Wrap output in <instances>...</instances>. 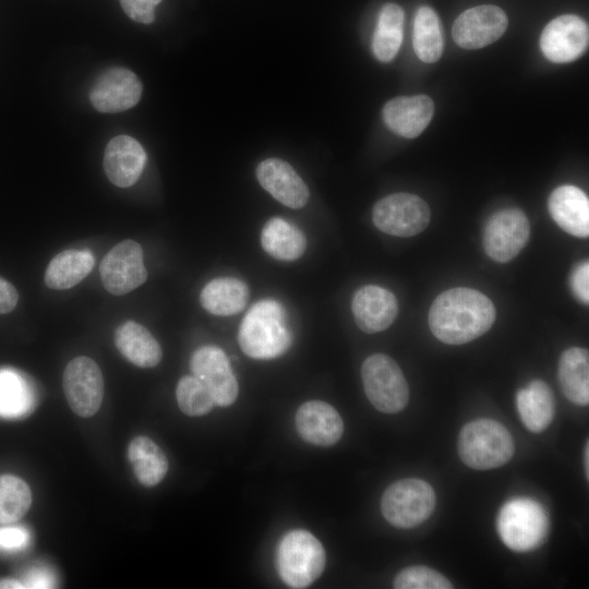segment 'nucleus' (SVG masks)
Here are the masks:
<instances>
[{
	"instance_id": "1",
	"label": "nucleus",
	"mask_w": 589,
	"mask_h": 589,
	"mask_svg": "<svg viewBox=\"0 0 589 589\" xmlns=\"http://www.w3.org/2000/svg\"><path fill=\"white\" fill-rule=\"evenodd\" d=\"M495 317V306L485 294L457 287L442 292L433 301L429 326L442 342L462 345L486 333Z\"/></svg>"
},
{
	"instance_id": "2",
	"label": "nucleus",
	"mask_w": 589,
	"mask_h": 589,
	"mask_svg": "<svg viewBox=\"0 0 589 589\" xmlns=\"http://www.w3.org/2000/svg\"><path fill=\"white\" fill-rule=\"evenodd\" d=\"M238 342L253 359L268 360L284 354L291 345L284 306L272 299L254 303L240 324Z\"/></svg>"
},
{
	"instance_id": "3",
	"label": "nucleus",
	"mask_w": 589,
	"mask_h": 589,
	"mask_svg": "<svg viewBox=\"0 0 589 589\" xmlns=\"http://www.w3.org/2000/svg\"><path fill=\"white\" fill-rule=\"evenodd\" d=\"M462 462L476 470L498 468L514 455V440L500 422L479 419L464 425L457 443Z\"/></svg>"
},
{
	"instance_id": "4",
	"label": "nucleus",
	"mask_w": 589,
	"mask_h": 589,
	"mask_svg": "<svg viewBox=\"0 0 589 589\" xmlns=\"http://www.w3.org/2000/svg\"><path fill=\"white\" fill-rule=\"evenodd\" d=\"M326 554L318 539L308 530L285 533L276 550V566L280 579L291 588H306L323 573Z\"/></svg>"
},
{
	"instance_id": "5",
	"label": "nucleus",
	"mask_w": 589,
	"mask_h": 589,
	"mask_svg": "<svg viewBox=\"0 0 589 589\" xmlns=\"http://www.w3.org/2000/svg\"><path fill=\"white\" fill-rule=\"evenodd\" d=\"M364 393L375 409L385 413L401 411L409 400V387L397 362L384 353L368 357L361 366Z\"/></svg>"
},
{
	"instance_id": "6",
	"label": "nucleus",
	"mask_w": 589,
	"mask_h": 589,
	"mask_svg": "<svg viewBox=\"0 0 589 589\" xmlns=\"http://www.w3.org/2000/svg\"><path fill=\"white\" fill-rule=\"evenodd\" d=\"M433 488L421 479L408 478L392 483L383 493L381 510L396 528H413L425 521L434 510Z\"/></svg>"
},
{
	"instance_id": "7",
	"label": "nucleus",
	"mask_w": 589,
	"mask_h": 589,
	"mask_svg": "<svg viewBox=\"0 0 589 589\" xmlns=\"http://www.w3.org/2000/svg\"><path fill=\"white\" fill-rule=\"evenodd\" d=\"M497 530L504 544L514 551H529L539 546L549 530L544 508L530 498H514L500 510Z\"/></svg>"
},
{
	"instance_id": "8",
	"label": "nucleus",
	"mask_w": 589,
	"mask_h": 589,
	"mask_svg": "<svg viewBox=\"0 0 589 589\" xmlns=\"http://www.w3.org/2000/svg\"><path fill=\"white\" fill-rule=\"evenodd\" d=\"M372 219L375 227L387 235L412 237L429 225L430 208L418 195L394 193L375 203Z\"/></svg>"
},
{
	"instance_id": "9",
	"label": "nucleus",
	"mask_w": 589,
	"mask_h": 589,
	"mask_svg": "<svg viewBox=\"0 0 589 589\" xmlns=\"http://www.w3.org/2000/svg\"><path fill=\"white\" fill-rule=\"evenodd\" d=\"M99 274L111 294L123 296L136 289L147 279L142 247L131 239L117 243L104 255Z\"/></svg>"
},
{
	"instance_id": "10",
	"label": "nucleus",
	"mask_w": 589,
	"mask_h": 589,
	"mask_svg": "<svg viewBox=\"0 0 589 589\" xmlns=\"http://www.w3.org/2000/svg\"><path fill=\"white\" fill-rule=\"evenodd\" d=\"M65 399L71 410L81 418L94 416L104 398V378L98 364L89 357L73 358L62 378Z\"/></svg>"
},
{
	"instance_id": "11",
	"label": "nucleus",
	"mask_w": 589,
	"mask_h": 589,
	"mask_svg": "<svg viewBox=\"0 0 589 589\" xmlns=\"http://www.w3.org/2000/svg\"><path fill=\"white\" fill-rule=\"evenodd\" d=\"M530 237V224L518 208H504L494 213L483 231L485 253L493 261H512L525 248Z\"/></svg>"
},
{
	"instance_id": "12",
	"label": "nucleus",
	"mask_w": 589,
	"mask_h": 589,
	"mask_svg": "<svg viewBox=\"0 0 589 589\" xmlns=\"http://www.w3.org/2000/svg\"><path fill=\"white\" fill-rule=\"evenodd\" d=\"M192 375L211 392L219 407L232 405L239 394L238 381L225 351L214 345L196 349L190 360Z\"/></svg>"
},
{
	"instance_id": "13",
	"label": "nucleus",
	"mask_w": 589,
	"mask_h": 589,
	"mask_svg": "<svg viewBox=\"0 0 589 589\" xmlns=\"http://www.w3.org/2000/svg\"><path fill=\"white\" fill-rule=\"evenodd\" d=\"M588 43V24L575 14H563L550 21L540 36L542 53L554 63H567L580 58Z\"/></svg>"
},
{
	"instance_id": "14",
	"label": "nucleus",
	"mask_w": 589,
	"mask_h": 589,
	"mask_svg": "<svg viewBox=\"0 0 589 589\" xmlns=\"http://www.w3.org/2000/svg\"><path fill=\"white\" fill-rule=\"evenodd\" d=\"M506 13L493 4H482L460 13L453 25L455 43L465 49H479L496 41L506 31Z\"/></svg>"
},
{
	"instance_id": "15",
	"label": "nucleus",
	"mask_w": 589,
	"mask_h": 589,
	"mask_svg": "<svg viewBox=\"0 0 589 589\" xmlns=\"http://www.w3.org/2000/svg\"><path fill=\"white\" fill-rule=\"evenodd\" d=\"M142 95L139 77L124 68H110L94 82L89 99L99 112L116 113L135 106Z\"/></svg>"
},
{
	"instance_id": "16",
	"label": "nucleus",
	"mask_w": 589,
	"mask_h": 589,
	"mask_svg": "<svg viewBox=\"0 0 589 589\" xmlns=\"http://www.w3.org/2000/svg\"><path fill=\"white\" fill-rule=\"evenodd\" d=\"M300 437L315 446L335 445L344 433V422L337 410L322 400L302 404L294 417Z\"/></svg>"
},
{
	"instance_id": "17",
	"label": "nucleus",
	"mask_w": 589,
	"mask_h": 589,
	"mask_svg": "<svg viewBox=\"0 0 589 589\" xmlns=\"http://www.w3.org/2000/svg\"><path fill=\"white\" fill-rule=\"evenodd\" d=\"M351 310L358 327L368 334L389 327L398 314L396 297L376 285L359 288L352 298Z\"/></svg>"
},
{
	"instance_id": "18",
	"label": "nucleus",
	"mask_w": 589,
	"mask_h": 589,
	"mask_svg": "<svg viewBox=\"0 0 589 589\" xmlns=\"http://www.w3.org/2000/svg\"><path fill=\"white\" fill-rule=\"evenodd\" d=\"M260 184L278 202L290 208L303 207L310 197L308 185L287 161L268 158L256 167Z\"/></svg>"
},
{
	"instance_id": "19",
	"label": "nucleus",
	"mask_w": 589,
	"mask_h": 589,
	"mask_svg": "<svg viewBox=\"0 0 589 589\" xmlns=\"http://www.w3.org/2000/svg\"><path fill=\"white\" fill-rule=\"evenodd\" d=\"M145 163L146 153L140 142L129 135H117L106 146L103 165L111 183L129 188L142 175Z\"/></svg>"
},
{
	"instance_id": "20",
	"label": "nucleus",
	"mask_w": 589,
	"mask_h": 589,
	"mask_svg": "<svg viewBox=\"0 0 589 589\" xmlns=\"http://www.w3.org/2000/svg\"><path fill=\"white\" fill-rule=\"evenodd\" d=\"M382 113L389 130L399 136L414 139L430 123L434 103L428 95L400 96L387 101Z\"/></svg>"
},
{
	"instance_id": "21",
	"label": "nucleus",
	"mask_w": 589,
	"mask_h": 589,
	"mask_svg": "<svg viewBox=\"0 0 589 589\" xmlns=\"http://www.w3.org/2000/svg\"><path fill=\"white\" fill-rule=\"evenodd\" d=\"M548 208L554 221L567 233L585 238L589 236V200L575 185H561L552 191Z\"/></svg>"
},
{
	"instance_id": "22",
	"label": "nucleus",
	"mask_w": 589,
	"mask_h": 589,
	"mask_svg": "<svg viewBox=\"0 0 589 589\" xmlns=\"http://www.w3.org/2000/svg\"><path fill=\"white\" fill-rule=\"evenodd\" d=\"M115 345L128 361L139 368H154L163 358L159 342L135 321H127L117 327Z\"/></svg>"
},
{
	"instance_id": "23",
	"label": "nucleus",
	"mask_w": 589,
	"mask_h": 589,
	"mask_svg": "<svg viewBox=\"0 0 589 589\" xmlns=\"http://www.w3.org/2000/svg\"><path fill=\"white\" fill-rule=\"evenodd\" d=\"M516 404L522 423L533 433L544 431L553 420L554 396L542 380H533L527 387L519 389Z\"/></svg>"
},
{
	"instance_id": "24",
	"label": "nucleus",
	"mask_w": 589,
	"mask_h": 589,
	"mask_svg": "<svg viewBox=\"0 0 589 589\" xmlns=\"http://www.w3.org/2000/svg\"><path fill=\"white\" fill-rule=\"evenodd\" d=\"M249 298V287L244 281L233 277H218L203 287L200 303L211 314L229 316L242 311Z\"/></svg>"
},
{
	"instance_id": "25",
	"label": "nucleus",
	"mask_w": 589,
	"mask_h": 589,
	"mask_svg": "<svg viewBox=\"0 0 589 589\" xmlns=\"http://www.w3.org/2000/svg\"><path fill=\"white\" fill-rule=\"evenodd\" d=\"M128 460L137 481L147 488L157 485L169 469L168 459L163 449L149 437H133L127 452Z\"/></svg>"
},
{
	"instance_id": "26",
	"label": "nucleus",
	"mask_w": 589,
	"mask_h": 589,
	"mask_svg": "<svg viewBox=\"0 0 589 589\" xmlns=\"http://www.w3.org/2000/svg\"><path fill=\"white\" fill-rule=\"evenodd\" d=\"M94 264V255L87 250H64L48 264L45 284L55 290L72 288L92 272Z\"/></svg>"
},
{
	"instance_id": "27",
	"label": "nucleus",
	"mask_w": 589,
	"mask_h": 589,
	"mask_svg": "<svg viewBox=\"0 0 589 589\" xmlns=\"http://www.w3.org/2000/svg\"><path fill=\"white\" fill-rule=\"evenodd\" d=\"M558 381L564 395L574 404L589 402V353L587 349H566L558 362Z\"/></svg>"
},
{
	"instance_id": "28",
	"label": "nucleus",
	"mask_w": 589,
	"mask_h": 589,
	"mask_svg": "<svg viewBox=\"0 0 589 589\" xmlns=\"http://www.w3.org/2000/svg\"><path fill=\"white\" fill-rule=\"evenodd\" d=\"M261 245L272 257L279 261H294L305 251L303 232L280 217H272L261 231Z\"/></svg>"
},
{
	"instance_id": "29",
	"label": "nucleus",
	"mask_w": 589,
	"mask_h": 589,
	"mask_svg": "<svg viewBox=\"0 0 589 589\" xmlns=\"http://www.w3.org/2000/svg\"><path fill=\"white\" fill-rule=\"evenodd\" d=\"M404 11L396 3L385 4L378 15L372 40V50L377 60L392 61L402 41Z\"/></svg>"
},
{
	"instance_id": "30",
	"label": "nucleus",
	"mask_w": 589,
	"mask_h": 589,
	"mask_svg": "<svg viewBox=\"0 0 589 589\" xmlns=\"http://www.w3.org/2000/svg\"><path fill=\"white\" fill-rule=\"evenodd\" d=\"M412 45L417 57L425 63L436 62L443 53L440 19L430 7H421L416 13Z\"/></svg>"
},
{
	"instance_id": "31",
	"label": "nucleus",
	"mask_w": 589,
	"mask_h": 589,
	"mask_svg": "<svg viewBox=\"0 0 589 589\" xmlns=\"http://www.w3.org/2000/svg\"><path fill=\"white\" fill-rule=\"evenodd\" d=\"M31 505L32 491L23 479L13 474L0 476V524L16 522Z\"/></svg>"
},
{
	"instance_id": "32",
	"label": "nucleus",
	"mask_w": 589,
	"mask_h": 589,
	"mask_svg": "<svg viewBox=\"0 0 589 589\" xmlns=\"http://www.w3.org/2000/svg\"><path fill=\"white\" fill-rule=\"evenodd\" d=\"M32 394L27 383L13 371H0V416L17 418L27 413Z\"/></svg>"
},
{
	"instance_id": "33",
	"label": "nucleus",
	"mask_w": 589,
	"mask_h": 589,
	"mask_svg": "<svg viewBox=\"0 0 589 589\" xmlns=\"http://www.w3.org/2000/svg\"><path fill=\"white\" fill-rule=\"evenodd\" d=\"M176 398L180 410L189 417L205 416L216 405L208 388L194 375L179 380Z\"/></svg>"
},
{
	"instance_id": "34",
	"label": "nucleus",
	"mask_w": 589,
	"mask_h": 589,
	"mask_svg": "<svg viewBox=\"0 0 589 589\" xmlns=\"http://www.w3.org/2000/svg\"><path fill=\"white\" fill-rule=\"evenodd\" d=\"M396 589H450L452 582L441 573L426 566L402 569L394 579Z\"/></svg>"
},
{
	"instance_id": "35",
	"label": "nucleus",
	"mask_w": 589,
	"mask_h": 589,
	"mask_svg": "<svg viewBox=\"0 0 589 589\" xmlns=\"http://www.w3.org/2000/svg\"><path fill=\"white\" fill-rule=\"evenodd\" d=\"M127 15L135 22L151 24L155 8L161 0H119Z\"/></svg>"
},
{
	"instance_id": "36",
	"label": "nucleus",
	"mask_w": 589,
	"mask_h": 589,
	"mask_svg": "<svg viewBox=\"0 0 589 589\" xmlns=\"http://www.w3.org/2000/svg\"><path fill=\"white\" fill-rule=\"evenodd\" d=\"M29 542L28 531L21 526L0 527V550L14 552L23 550Z\"/></svg>"
},
{
	"instance_id": "37",
	"label": "nucleus",
	"mask_w": 589,
	"mask_h": 589,
	"mask_svg": "<svg viewBox=\"0 0 589 589\" xmlns=\"http://www.w3.org/2000/svg\"><path fill=\"white\" fill-rule=\"evenodd\" d=\"M570 287L575 297L582 303L589 302V263L581 262L570 276Z\"/></svg>"
},
{
	"instance_id": "38",
	"label": "nucleus",
	"mask_w": 589,
	"mask_h": 589,
	"mask_svg": "<svg viewBox=\"0 0 589 589\" xmlns=\"http://www.w3.org/2000/svg\"><path fill=\"white\" fill-rule=\"evenodd\" d=\"M19 301L16 288L8 280L0 277V314L11 312Z\"/></svg>"
},
{
	"instance_id": "39",
	"label": "nucleus",
	"mask_w": 589,
	"mask_h": 589,
	"mask_svg": "<svg viewBox=\"0 0 589 589\" xmlns=\"http://www.w3.org/2000/svg\"><path fill=\"white\" fill-rule=\"evenodd\" d=\"M20 589L25 588V585L16 579H10V578H2L0 579V589Z\"/></svg>"
},
{
	"instance_id": "40",
	"label": "nucleus",
	"mask_w": 589,
	"mask_h": 589,
	"mask_svg": "<svg viewBox=\"0 0 589 589\" xmlns=\"http://www.w3.org/2000/svg\"><path fill=\"white\" fill-rule=\"evenodd\" d=\"M585 469H586V476L587 478L589 477V444L587 443L586 444V447H585Z\"/></svg>"
}]
</instances>
